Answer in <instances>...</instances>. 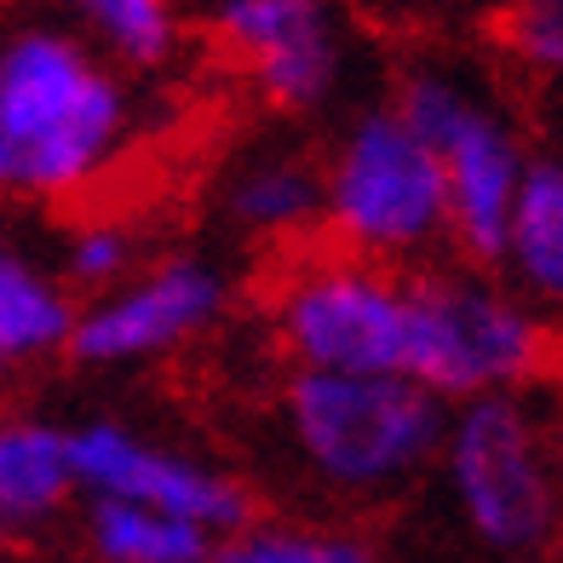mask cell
Instances as JSON below:
<instances>
[{
  "mask_svg": "<svg viewBox=\"0 0 563 563\" xmlns=\"http://www.w3.org/2000/svg\"><path fill=\"white\" fill-rule=\"evenodd\" d=\"M139 133L126 69L53 18L0 41V185L18 201L64 208L121 167Z\"/></svg>",
  "mask_w": 563,
  "mask_h": 563,
  "instance_id": "6da1fadb",
  "label": "cell"
},
{
  "mask_svg": "<svg viewBox=\"0 0 563 563\" xmlns=\"http://www.w3.org/2000/svg\"><path fill=\"white\" fill-rule=\"evenodd\" d=\"M454 408L408 374H299L276 386L294 466L340 500H386L438 466Z\"/></svg>",
  "mask_w": 563,
  "mask_h": 563,
  "instance_id": "7a4b0ae2",
  "label": "cell"
},
{
  "mask_svg": "<svg viewBox=\"0 0 563 563\" xmlns=\"http://www.w3.org/2000/svg\"><path fill=\"white\" fill-rule=\"evenodd\" d=\"M563 340L541 305L500 271L420 265L408 271V363L415 386L449 408L477 397H523L558 368Z\"/></svg>",
  "mask_w": 563,
  "mask_h": 563,
  "instance_id": "3957f363",
  "label": "cell"
},
{
  "mask_svg": "<svg viewBox=\"0 0 563 563\" xmlns=\"http://www.w3.org/2000/svg\"><path fill=\"white\" fill-rule=\"evenodd\" d=\"M322 230L391 271H420L438 247H454L449 173L391 98L356 110L322 156Z\"/></svg>",
  "mask_w": 563,
  "mask_h": 563,
  "instance_id": "277c9868",
  "label": "cell"
},
{
  "mask_svg": "<svg viewBox=\"0 0 563 563\" xmlns=\"http://www.w3.org/2000/svg\"><path fill=\"white\" fill-rule=\"evenodd\" d=\"M391 104L420 126V139L438 150L449 173V224L460 265L500 271L511 213H518L523 178L534 162L523 150L518 121L472 69H454L438 58L402 69Z\"/></svg>",
  "mask_w": 563,
  "mask_h": 563,
  "instance_id": "5b68a950",
  "label": "cell"
},
{
  "mask_svg": "<svg viewBox=\"0 0 563 563\" xmlns=\"http://www.w3.org/2000/svg\"><path fill=\"white\" fill-rule=\"evenodd\" d=\"M265 334L299 374H402L408 271L374 265L334 242L299 247L271 276Z\"/></svg>",
  "mask_w": 563,
  "mask_h": 563,
  "instance_id": "8992f818",
  "label": "cell"
},
{
  "mask_svg": "<svg viewBox=\"0 0 563 563\" xmlns=\"http://www.w3.org/2000/svg\"><path fill=\"white\" fill-rule=\"evenodd\" d=\"M438 472L460 523L489 552H534L558 534L563 500L552 449L523 397L454 402Z\"/></svg>",
  "mask_w": 563,
  "mask_h": 563,
  "instance_id": "52a82bcc",
  "label": "cell"
},
{
  "mask_svg": "<svg viewBox=\"0 0 563 563\" xmlns=\"http://www.w3.org/2000/svg\"><path fill=\"white\" fill-rule=\"evenodd\" d=\"M230 311V276L201 253H167L139 265L121 288L87 299L75 363L81 368H139L167 363L201 334H213Z\"/></svg>",
  "mask_w": 563,
  "mask_h": 563,
  "instance_id": "ba28073f",
  "label": "cell"
},
{
  "mask_svg": "<svg viewBox=\"0 0 563 563\" xmlns=\"http://www.w3.org/2000/svg\"><path fill=\"white\" fill-rule=\"evenodd\" d=\"M69 438H75V472H81L87 500L156 506L185 523H201L219 541L253 529V495L213 460L185 454L156 438H139L133 426H121L110 415L69 426Z\"/></svg>",
  "mask_w": 563,
  "mask_h": 563,
  "instance_id": "9c48e42d",
  "label": "cell"
},
{
  "mask_svg": "<svg viewBox=\"0 0 563 563\" xmlns=\"http://www.w3.org/2000/svg\"><path fill=\"white\" fill-rule=\"evenodd\" d=\"M208 30L271 110H322L345 75V30L334 0H219Z\"/></svg>",
  "mask_w": 563,
  "mask_h": 563,
  "instance_id": "30bf717a",
  "label": "cell"
},
{
  "mask_svg": "<svg viewBox=\"0 0 563 563\" xmlns=\"http://www.w3.org/2000/svg\"><path fill=\"white\" fill-rule=\"evenodd\" d=\"M81 495L69 426L41 415H7L0 426V523L7 534H35L64 518V506Z\"/></svg>",
  "mask_w": 563,
  "mask_h": 563,
  "instance_id": "8fae6325",
  "label": "cell"
},
{
  "mask_svg": "<svg viewBox=\"0 0 563 563\" xmlns=\"http://www.w3.org/2000/svg\"><path fill=\"white\" fill-rule=\"evenodd\" d=\"M81 311L87 305L75 299L58 265H41L35 253L18 247L0 253V363L12 374L69 356L81 334Z\"/></svg>",
  "mask_w": 563,
  "mask_h": 563,
  "instance_id": "7c38bea8",
  "label": "cell"
},
{
  "mask_svg": "<svg viewBox=\"0 0 563 563\" xmlns=\"http://www.w3.org/2000/svg\"><path fill=\"white\" fill-rule=\"evenodd\" d=\"M219 201L253 242H305L322 230V167L305 156H247L230 167Z\"/></svg>",
  "mask_w": 563,
  "mask_h": 563,
  "instance_id": "4fadbf2b",
  "label": "cell"
},
{
  "mask_svg": "<svg viewBox=\"0 0 563 563\" xmlns=\"http://www.w3.org/2000/svg\"><path fill=\"white\" fill-rule=\"evenodd\" d=\"M500 276L547 317H563V156H534L511 236L500 253Z\"/></svg>",
  "mask_w": 563,
  "mask_h": 563,
  "instance_id": "5bb4252c",
  "label": "cell"
},
{
  "mask_svg": "<svg viewBox=\"0 0 563 563\" xmlns=\"http://www.w3.org/2000/svg\"><path fill=\"white\" fill-rule=\"evenodd\" d=\"M81 534L98 563H213L219 558V534L133 500H87Z\"/></svg>",
  "mask_w": 563,
  "mask_h": 563,
  "instance_id": "9a60e30c",
  "label": "cell"
},
{
  "mask_svg": "<svg viewBox=\"0 0 563 563\" xmlns=\"http://www.w3.org/2000/svg\"><path fill=\"white\" fill-rule=\"evenodd\" d=\"M53 23L92 41L121 69H162L178 53V7L173 0H35Z\"/></svg>",
  "mask_w": 563,
  "mask_h": 563,
  "instance_id": "2e32d148",
  "label": "cell"
},
{
  "mask_svg": "<svg viewBox=\"0 0 563 563\" xmlns=\"http://www.w3.org/2000/svg\"><path fill=\"white\" fill-rule=\"evenodd\" d=\"M213 563H374L368 541L345 529H311V523H253L219 541Z\"/></svg>",
  "mask_w": 563,
  "mask_h": 563,
  "instance_id": "e0dca14e",
  "label": "cell"
},
{
  "mask_svg": "<svg viewBox=\"0 0 563 563\" xmlns=\"http://www.w3.org/2000/svg\"><path fill=\"white\" fill-rule=\"evenodd\" d=\"M133 271H139V253H133L126 224H115V219H81V224H69V236L58 247V276L69 282L75 294L98 299V294L121 288Z\"/></svg>",
  "mask_w": 563,
  "mask_h": 563,
  "instance_id": "ac0fdd59",
  "label": "cell"
},
{
  "mask_svg": "<svg viewBox=\"0 0 563 563\" xmlns=\"http://www.w3.org/2000/svg\"><path fill=\"white\" fill-rule=\"evenodd\" d=\"M500 46L511 64H523V75L563 87V0H506Z\"/></svg>",
  "mask_w": 563,
  "mask_h": 563,
  "instance_id": "d6986e66",
  "label": "cell"
}]
</instances>
